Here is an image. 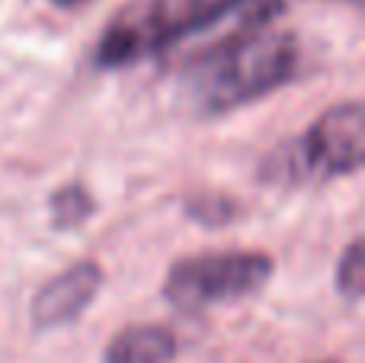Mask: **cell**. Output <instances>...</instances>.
<instances>
[{"instance_id":"6da1fadb","label":"cell","mask_w":365,"mask_h":363,"mask_svg":"<svg viewBox=\"0 0 365 363\" xmlns=\"http://www.w3.org/2000/svg\"><path fill=\"white\" fill-rule=\"evenodd\" d=\"M192 94L205 113H221L231 106L257 100L282 87L298 64V45L292 32L259 29L195 58Z\"/></svg>"},{"instance_id":"7a4b0ae2","label":"cell","mask_w":365,"mask_h":363,"mask_svg":"<svg viewBox=\"0 0 365 363\" xmlns=\"http://www.w3.org/2000/svg\"><path fill=\"white\" fill-rule=\"evenodd\" d=\"M272 261L257 251H215L173 264L167 277V299L195 312L212 302L250 296L269 280Z\"/></svg>"},{"instance_id":"3957f363","label":"cell","mask_w":365,"mask_h":363,"mask_svg":"<svg viewBox=\"0 0 365 363\" xmlns=\"http://www.w3.org/2000/svg\"><path fill=\"white\" fill-rule=\"evenodd\" d=\"M302 158L314 174H349L365 161V109L362 103L334 106L308 129Z\"/></svg>"},{"instance_id":"277c9868","label":"cell","mask_w":365,"mask_h":363,"mask_svg":"<svg viewBox=\"0 0 365 363\" xmlns=\"http://www.w3.org/2000/svg\"><path fill=\"white\" fill-rule=\"evenodd\" d=\"M285 0H208L195 26L180 39L173 49L189 45V55L202 58L247 32L266 26L282 13Z\"/></svg>"},{"instance_id":"5b68a950","label":"cell","mask_w":365,"mask_h":363,"mask_svg":"<svg viewBox=\"0 0 365 363\" xmlns=\"http://www.w3.org/2000/svg\"><path fill=\"white\" fill-rule=\"evenodd\" d=\"M100 283L103 270L93 261H81L68 267L64 274H58L55 280H48L38 289V296L32 299V322L38 328H55L77 319L100 293Z\"/></svg>"},{"instance_id":"8992f818","label":"cell","mask_w":365,"mask_h":363,"mask_svg":"<svg viewBox=\"0 0 365 363\" xmlns=\"http://www.w3.org/2000/svg\"><path fill=\"white\" fill-rule=\"evenodd\" d=\"M151 51H160V45L151 16H148V6L132 4L106 26L100 45H96V61L103 68H119V64H132Z\"/></svg>"},{"instance_id":"52a82bcc","label":"cell","mask_w":365,"mask_h":363,"mask_svg":"<svg viewBox=\"0 0 365 363\" xmlns=\"http://www.w3.org/2000/svg\"><path fill=\"white\" fill-rule=\"evenodd\" d=\"M177 354V341L167 328L135 325L115 334L106 347V363H170Z\"/></svg>"},{"instance_id":"ba28073f","label":"cell","mask_w":365,"mask_h":363,"mask_svg":"<svg viewBox=\"0 0 365 363\" xmlns=\"http://www.w3.org/2000/svg\"><path fill=\"white\" fill-rule=\"evenodd\" d=\"M90 197L83 187H68V190L55 193L51 197V222L61 225V229H71V225L83 222L90 216Z\"/></svg>"},{"instance_id":"9c48e42d","label":"cell","mask_w":365,"mask_h":363,"mask_svg":"<svg viewBox=\"0 0 365 363\" xmlns=\"http://www.w3.org/2000/svg\"><path fill=\"white\" fill-rule=\"evenodd\" d=\"M336 287H340V293L349 296V299H359V296H362L365 261H362V242H359V238H356V242L346 248V254H343L340 270H336Z\"/></svg>"},{"instance_id":"30bf717a","label":"cell","mask_w":365,"mask_h":363,"mask_svg":"<svg viewBox=\"0 0 365 363\" xmlns=\"http://www.w3.org/2000/svg\"><path fill=\"white\" fill-rule=\"evenodd\" d=\"M55 4H61V6H71V4H77V0H55Z\"/></svg>"},{"instance_id":"8fae6325","label":"cell","mask_w":365,"mask_h":363,"mask_svg":"<svg viewBox=\"0 0 365 363\" xmlns=\"http://www.w3.org/2000/svg\"><path fill=\"white\" fill-rule=\"evenodd\" d=\"M349 4H362V0H349Z\"/></svg>"}]
</instances>
